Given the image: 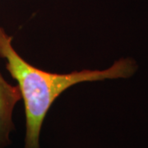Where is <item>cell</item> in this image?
Masks as SVG:
<instances>
[{
	"mask_svg": "<svg viewBox=\"0 0 148 148\" xmlns=\"http://www.w3.org/2000/svg\"><path fill=\"white\" fill-rule=\"evenodd\" d=\"M12 36L0 27V57L6 60V69L17 82L24 102L26 135L23 148H40V137L45 116L55 100L72 86L86 82L127 78L138 65L131 58H121L105 70L75 71L58 74L45 72L27 63L12 46Z\"/></svg>",
	"mask_w": 148,
	"mask_h": 148,
	"instance_id": "obj_1",
	"label": "cell"
},
{
	"mask_svg": "<svg viewBox=\"0 0 148 148\" xmlns=\"http://www.w3.org/2000/svg\"><path fill=\"white\" fill-rule=\"evenodd\" d=\"M21 99L18 86H12L0 74V148L12 143L10 134L15 130L12 114L16 103Z\"/></svg>",
	"mask_w": 148,
	"mask_h": 148,
	"instance_id": "obj_2",
	"label": "cell"
}]
</instances>
